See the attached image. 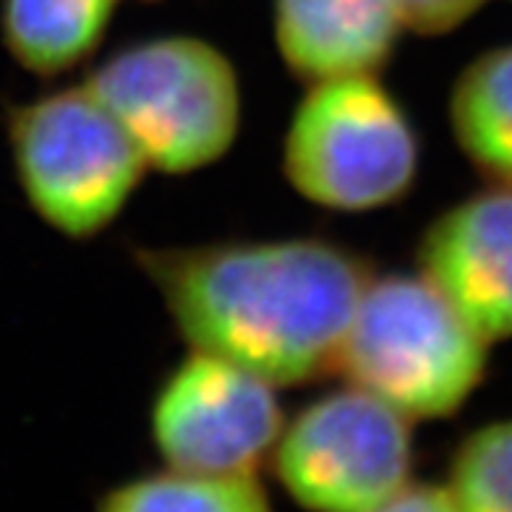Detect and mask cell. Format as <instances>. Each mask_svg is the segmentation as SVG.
Returning a JSON list of instances; mask_svg holds the SVG:
<instances>
[{
  "label": "cell",
  "mask_w": 512,
  "mask_h": 512,
  "mask_svg": "<svg viewBox=\"0 0 512 512\" xmlns=\"http://www.w3.org/2000/svg\"><path fill=\"white\" fill-rule=\"evenodd\" d=\"M118 0H0L8 55L42 79L68 74L102 45Z\"/></svg>",
  "instance_id": "10"
},
{
  "label": "cell",
  "mask_w": 512,
  "mask_h": 512,
  "mask_svg": "<svg viewBox=\"0 0 512 512\" xmlns=\"http://www.w3.org/2000/svg\"><path fill=\"white\" fill-rule=\"evenodd\" d=\"M191 351L254 371L275 387L332 374L371 264L317 236L139 249Z\"/></svg>",
  "instance_id": "1"
},
{
  "label": "cell",
  "mask_w": 512,
  "mask_h": 512,
  "mask_svg": "<svg viewBox=\"0 0 512 512\" xmlns=\"http://www.w3.org/2000/svg\"><path fill=\"white\" fill-rule=\"evenodd\" d=\"M283 429L275 384L202 351L170 369L149 408V437L165 468L196 476H256Z\"/></svg>",
  "instance_id": "7"
},
{
  "label": "cell",
  "mask_w": 512,
  "mask_h": 512,
  "mask_svg": "<svg viewBox=\"0 0 512 512\" xmlns=\"http://www.w3.org/2000/svg\"><path fill=\"white\" fill-rule=\"evenodd\" d=\"M84 87L115 115L149 168L194 173L233 147L241 84L223 50L189 34L134 42L110 53Z\"/></svg>",
  "instance_id": "3"
},
{
  "label": "cell",
  "mask_w": 512,
  "mask_h": 512,
  "mask_svg": "<svg viewBox=\"0 0 512 512\" xmlns=\"http://www.w3.org/2000/svg\"><path fill=\"white\" fill-rule=\"evenodd\" d=\"M455 142L492 183H512V45L486 50L458 76L450 95Z\"/></svg>",
  "instance_id": "11"
},
{
  "label": "cell",
  "mask_w": 512,
  "mask_h": 512,
  "mask_svg": "<svg viewBox=\"0 0 512 512\" xmlns=\"http://www.w3.org/2000/svg\"><path fill=\"white\" fill-rule=\"evenodd\" d=\"M411 424L348 384L285 421L270 465L306 512H374L411 481Z\"/></svg>",
  "instance_id": "6"
},
{
  "label": "cell",
  "mask_w": 512,
  "mask_h": 512,
  "mask_svg": "<svg viewBox=\"0 0 512 512\" xmlns=\"http://www.w3.org/2000/svg\"><path fill=\"white\" fill-rule=\"evenodd\" d=\"M97 512H272V505L256 476H196L165 468L113 486Z\"/></svg>",
  "instance_id": "12"
},
{
  "label": "cell",
  "mask_w": 512,
  "mask_h": 512,
  "mask_svg": "<svg viewBox=\"0 0 512 512\" xmlns=\"http://www.w3.org/2000/svg\"><path fill=\"white\" fill-rule=\"evenodd\" d=\"M283 170L290 186L317 207H390L416 183V128L377 76L319 81L293 110Z\"/></svg>",
  "instance_id": "5"
},
{
  "label": "cell",
  "mask_w": 512,
  "mask_h": 512,
  "mask_svg": "<svg viewBox=\"0 0 512 512\" xmlns=\"http://www.w3.org/2000/svg\"><path fill=\"white\" fill-rule=\"evenodd\" d=\"M418 272L489 343L512 337V183L445 209L418 243Z\"/></svg>",
  "instance_id": "8"
},
{
  "label": "cell",
  "mask_w": 512,
  "mask_h": 512,
  "mask_svg": "<svg viewBox=\"0 0 512 512\" xmlns=\"http://www.w3.org/2000/svg\"><path fill=\"white\" fill-rule=\"evenodd\" d=\"M6 134L29 207L74 241L110 228L149 168L126 128L84 84L11 105Z\"/></svg>",
  "instance_id": "4"
},
{
  "label": "cell",
  "mask_w": 512,
  "mask_h": 512,
  "mask_svg": "<svg viewBox=\"0 0 512 512\" xmlns=\"http://www.w3.org/2000/svg\"><path fill=\"white\" fill-rule=\"evenodd\" d=\"M445 486L458 512H512V418L473 429L455 447Z\"/></svg>",
  "instance_id": "13"
},
{
  "label": "cell",
  "mask_w": 512,
  "mask_h": 512,
  "mask_svg": "<svg viewBox=\"0 0 512 512\" xmlns=\"http://www.w3.org/2000/svg\"><path fill=\"white\" fill-rule=\"evenodd\" d=\"M275 45L309 84L377 76L403 32L392 0H275Z\"/></svg>",
  "instance_id": "9"
},
{
  "label": "cell",
  "mask_w": 512,
  "mask_h": 512,
  "mask_svg": "<svg viewBox=\"0 0 512 512\" xmlns=\"http://www.w3.org/2000/svg\"><path fill=\"white\" fill-rule=\"evenodd\" d=\"M489 366V340L421 272L371 275L337 374L411 421L458 413Z\"/></svg>",
  "instance_id": "2"
},
{
  "label": "cell",
  "mask_w": 512,
  "mask_h": 512,
  "mask_svg": "<svg viewBox=\"0 0 512 512\" xmlns=\"http://www.w3.org/2000/svg\"><path fill=\"white\" fill-rule=\"evenodd\" d=\"M374 512H458V507L452 502L447 486L411 479Z\"/></svg>",
  "instance_id": "15"
},
{
  "label": "cell",
  "mask_w": 512,
  "mask_h": 512,
  "mask_svg": "<svg viewBox=\"0 0 512 512\" xmlns=\"http://www.w3.org/2000/svg\"><path fill=\"white\" fill-rule=\"evenodd\" d=\"M405 29L416 34H447L471 19L486 0H392Z\"/></svg>",
  "instance_id": "14"
}]
</instances>
